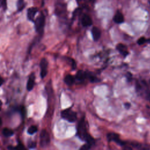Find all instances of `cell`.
<instances>
[{"mask_svg":"<svg viewBox=\"0 0 150 150\" xmlns=\"http://www.w3.org/2000/svg\"><path fill=\"white\" fill-rule=\"evenodd\" d=\"M2 134L5 137H9L13 134V131L8 128H5L2 130Z\"/></svg>","mask_w":150,"mask_h":150,"instance_id":"obj_16","label":"cell"},{"mask_svg":"<svg viewBox=\"0 0 150 150\" xmlns=\"http://www.w3.org/2000/svg\"><path fill=\"white\" fill-rule=\"evenodd\" d=\"M113 21L116 23H121L124 22V18L122 13L120 11L117 12L113 17Z\"/></svg>","mask_w":150,"mask_h":150,"instance_id":"obj_13","label":"cell"},{"mask_svg":"<svg viewBox=\"0 0 150 150\" xmlns=\"http://www.w3.org/2000/svg\"><path fill=\"white\" fill-rule=\"evenodd\" d=\"M91 147V145H90L86 143V144H84L83 146H81L80 148V150H88L89 149H90Z\"/></svg>","mask_w":150,"mask_h":150,"instance_id":"obj_21","label":"cell"},{"mask_svg":"<svg viewBox=\"0 0 150 150\" xmlns=\"http://www.w3.org/2000/svg\"><path fill=\"white\" fill-rule=\"evenodd\" d=\"M24 148H25L24 146L22 144H19L16 146L14 147V149H18V150H22V149H23Z\"/></svg>","mask_w":150,"mask_h":150,"instance_id":"obj_24","label":"cell"},{"mask_svg":"<svg viewBox=\"0 0 150 150\" xmlns=\"http://www.w3.org/2000/svg\"><path fill=\"white\" fill-rule=\"evenodd\" d=\"M35 76L33 73H31L29 77L28 81L27 83L26 88L28 91H31L35 85Z\"/></svg>","mask_w":150,"mask_h":150,"instance_id":"obj_10","label":"cell"},{"mask_svg":"<svg viewBox=\"0 0 150 150\" xmlns=\"http://www.w3.org/2000/svg\"><path fill=\"white\" fill-rule=\"evenodd\" d=\"M24 0H18V3H17V7H18V10L19 11H21L25 6L24 5V2H23Z\"/></svg>","mask_w":150,"mask_h":150,"instance_id":"obj_18","label":"cell"},{"mask_svg":"<svg viewBox=\"0 0 150 150\" xmlns=\"http://www.w3.org/2000/svg\"><path fill=\"white\" fill-rule=\"evenodd\" d=\"M69 60L71 63V69L73 70H75L76 69V63L74 61V59H71V58H69Z\"/></svg>","mask_w":150,"mask_h":150,"instance_id":"obj_20","label":"cell"},{"mask_svg":"<svg viewBox=\"0 0 150 150\" xmlns=\"http://www.w3.org/2000/svg\"><path fill=\"white\" fill-rule=\"evenodd\" d=\"M64 83L68 86H71L75 81V78L71 74H67L64 79Z\"/></svg>","mask_w":150,"mask_h":150,"instance_id":"obj_14","label":"cell"},{"mask_svg":"<svg viewBox=\"0 0 150 150\" xmlns=\"http://www.w3.org/2000/svg\"><path fill=\"white\" fill-rule=\"evenodd\" d=\"M29 148H35L36 146V143L34 141H30L28 143V145Z\"/></svg>","mask_w":150,"mask_h":150,"instance_id":"obj_23","label":"cell"},{"mask_svg":"<svg viewBox=\"0 0 150 150\" xmlns=\"http://www.w3.org/2000/svg\"><path fill=\"white\" fill-rule=\"evenodd\" d=\"M38 12V8L36 7L29 8L27 10V18L30 21H33L35 16Z\"/></svg>","mask_w":150,"mask_h":150,"instance_id":"obj_9","label":"cell"},{"mask_svg":"<svg viewBox=\"0 0 150 150\" xmlns=\"http://www.w3.org/2000/svg\"><path fill=\"white\" fill-rule=\"evenodd\" d=\"M86 77H87L86 71H83L82 70H80L76 73V75L75 76V79L79 81L82 82L85 79H86Z\"/></svg>","mask_w":150,"mask_h":150,"instance_id":"obj_11","label":"cell"},{"mask_svg":"<svg viewBox=\"0 0 150 150\" xmlns=\"http://www.w3.org/2000/svg\"><path fill=\"white\" fill-rule=\"evenodd\" d=\"M91 33L93 38L94 41L98 40L101 36V31L96 26H93L91 29Z\"/></svg>","mask_w":150,"mask_h":150,"instance_id":"obj_12","label":"cell"},{"mask_svg":"<svg viewBox=\"0 0 150 150\" xmlns=\"http://www.w3.org/2000/svg\"><path fill=\"white\" fill-rule=\"evenodd\" d=\"M81 24L84 27L90 26L93 24L92 19L89 15L84 14L81 18Z\"/></svg>","mask_w":150,"mask_h":150,"instance_id":"obj_7","label":"cell"},{"mask_svg":"<svg viewBox=\"0 0 150 150\" xmlns=\"http://www.w3.org/2000/svg\"><path fill=\"white\" fill-rule=\"evenodd\" d=\"M3 6L5 10L6 8V0H0V7Z\"/></svg>","mask_w":150,"mask_h":150,"instance_id":"obj_22","label":"cell"},{"mask_svg":"<svg viewBox=\"0 0 150 150\" xmlns=\"http://www.w3.org/2000/svg\"><path fill=\"white\" fill-rule=\"evenodd\" d=\"M146 42H147V39L145 38V37H141L139 39H138V40H137V43L139 45H142L144 43H145Z\"/></svg>","mask_w":150,"mask_h":150,"instance_id":"obj_19","label":"cell"},{"mask_svg":"<svg viewBox=\"0 0 150 150\" xmlns=\"http://www.w3.org/2000/svg\"><path fill=\"white\" fill-rule=\"evenodd\" d=\"M107 138L108 141H114L121 146H124L127 144V142L121 140L120 138V135L115 132H109L108 134H107Z\"/></svg>","mask_w":150,"mask_h":150,"instance_id":"obj_4","label":"cell"},{"mask_svg":"<svg viewBox=\"0 0 150 150\" xmlns=\"http://www.w3.org/2000/svg\"><path fill=\"white\" fill-rule=\"evenodd\" d=\"M50 143V137L47 131L45 129L41 131L40 134V145L42 147L47 146Z\"/></svg>","mask_w":150,"mask_h":150,"instance_id":"obj_5","label":"cell"},{"mask_svg":"<svg viewBox=\"0 0 150 150\" xmlns=\"http://www.w3.org/2000/svg\"><path fill=\"white\" fill-rule=\"evenodd\" d=\"M1 124H2V120H1V118L0 117V126L1 125Z\"/></svg>","mask_w":150,"mask_h":150,"instance_id":"obj_29","label":"cell"},{"mask_svg":"<svg viewBox=\"0 0 150 150\" xmlns=\"http://www.w3.org/2000/svg\"><path fill=\"white\" fill-rule=\"evenodd\" d=\"M117 49L118 50V51L124 56V57H126L128 54V50L127 49V46L122 44V43H118L117 46H116Z\"/></svg>","mask_w":150,"mask_h":150,"instance_id":"obj_8","label":"cell"},{"mask_svg":"<svg viewBox=\"0 0 150 150\" xmlns=\"http://www.w3.org/2000/svg\"><path fill=\"white\" fill-rule=\"evenodd\" d=\"M38 131V128L35 125H32L30 126L28 129V132L30 134V135H32L33 134H35L36 131Z\"/></svg>","mask_w":150,"mask_h":150,"instance_id":"obj_17","label":"cell"},{"mask_svg":"<svg viewBox=\"0 0 150 150\" xmlns=\"http://www.w3.org/2000/svg\"><path fill=\"white\" fill-rule=\"evenodd\" d=\"M45 23V16L41 13L35 21V27L36 32L42 35L43 32V28Z\"/></svg>","mask_w":150,"mask_h":150,"instance_id":"obj_3","label":"cell"},{"mask_svg":"<svg viewBox=\"0 0 150 150\" xmlns=\"http://www.w3.org/2000/svg\"><path fill=\"white\" fill-rule=\"evenodd\" d=\"M61 117L70 122H74L77 120V114L70 108L63 110L61 112Z\"/></svg>","mask_w":150,"mask_h":150,"instance_id":"obj_2","label":"cell"},{"mask_svg":"<svg viewBox=\"0 0 150 150\" xmlns=\"http://www.w3.org/2000/svg\"><path fill=\"white\" fill-rule=\"evenodd\" d=\"M126 76H127V79H128V81H131V80L132 76V74H131L130 73L128 72L127 74V75H126Z\"/></svg>","mask_w":150,"mask_h":150,"instance_id":"obj_25","label":"cell"},{"mask_svg":"<svg viewBox=\"0 0 150 150\" xmlns=\"http://www.w3.org/2000/svg\"><path fill=\"white\" fill-rule=\"evenodd\" d=\"M87 122L85 121L84 117H82L79 121L77 125L76 134L81 140H84L85 137L88 134L87 131Z\"/></svg>","mask_w":150,"mask_h":150,"instance_id":"obj_1","label":"cell"},{"mask_svg":"<svg viewBox=\"0 0 150 150\" xmlns=\"http://www.w3.org/2000/svg\"><path fill=\"white\" fill-rule=\"evenodd\" d=\"M86 73H87L86 79L89 80L90 81H91L92 83H94V82H97V81H100V80L98 79L95 76H94L91 72H89V71H87Z\"/></svg>","mask_w":150,"mask_h":150,"instance_id":"obj_15","label":"cell"},{"mask_svg":"<svg viewBox=\"0 0 150 150\" xmlns=\"http://www.w3.org/2000/svg\"><path fill=\"white\" fill-rule=\"evenodd\" d=\"M124 107L126 109H129L131 107V104L129 103H124Z\"/></svg>","mask_w":150,"mask_h":150,"instance_id":"obj_26","label":"cell"},{"mask_svg":"<svg viewBox=\"0 0 150 150\" xmlns=\"http://www.w3.org/2000/svg\"><path fill=\"white\" fill-rule=\"evenodd\" d=\"M4 79H3V78L0 76V86H2V84H3V83H4Z\"/></svg>","mask_w":150,"mask_h":150,"instance_id":"obj_27","label":"cell"},{"mask_svg":"<svg viewBox=\"0 0 150 150\" xmlns=\"http://www.w3.org/2000/svg\"><path fill=\"white\" fill-rule=\"evenodd\" d=\"M47 66L48 62L45 58H42L40 62V76L42 79H43L46 77L47 73Z\"/></svg>","mask_w":150,"mask_h":150,"instance_id":"obj_6","label":"cell"},{"mask_svg":"<svg viewBox=\"0 0 150 150\" xmlns=\"http://www.w3.org/2000/svg\"><path fill=\"white\" fill-rule=\"evenodd\" d=\"M2 103L1 101V100H0V111L1 110V107H2Z\"/></svg>","mask_w":150,"mask_h":150,"instance_id":"obj_28","label":"cell"}]
</instances>
